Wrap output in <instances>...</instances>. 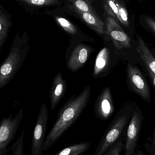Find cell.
<instances>
[{
  "mask_svg": "<svg viewBox=\"0 0 155 155\" xmlns=\"http://www.w3.org/2000/svg\"><path fill=\"white\" fill-rule=\"evenodd\" d=\"M91 88L86 86L78 95L72 96L60 108L58 117L45 140L43 151L47 150L79 118L91 97Z\"/></svg>",
  "mask_w": 155,
  "mask_h": 155,
  "instance_id": "obj_1",
  "label": "cell"
},
{
  "mask_svg": "<svg viewBox=\"0 0 155 155\" xmlns=\"http://www.w3.org/2000/svg\"><path fill=\"white\" fill-rule=\"evenodd\" d=\"M29 49L26 37H16L0 69V88L7 85L18 72L25 60Z\"/></svg>",
  "mask_w": 155,
  "mask_h": 155,
  "instance_id": "obj_2",
  "label": "cell"
},
{
  "mask_svg": "<svg viewBox=\"0 0 155 155\" xmlns=\"http://www.w3.org/2000/svg\"><path fill=\"white\" fill-rule=\"evenodd\" d=\"M129 117L119 116L113 121L100 140L93 155H103L118 141L124 137Z\"/></svg>",
  "mask_w": 155,
  "mask_h": 155,
  "instance_id": "obj_3",
  "label": "cell"
},
{
  "mask_svg": "<svg viewBox=\"0 0 155 155\" xmlns=\"http://www.w3.org/2000/svg\"><path fill=\"white\" fill-rule=\"evenodd\" d=\"M23 108L20 109L14 118L12 114L8 117H4L0 124V155H6L9 153L8 146L14 139L16 131L23 116Z\"/></svg>",
  "mask_w": 155,
  "mask_h": 155,
  "instance_id": "obj_4",
  "label": "cell"
},
{
  "mask_svg": "<svg viewBox=\"0 0 155 155\" xmlns=\"http://www.w3.org/2000/svg\"><path fill=\"white\" fill-rule=\"evenodd\" d=\"M94 51L93 47L82 42L70 45L66 54L67 68L73 72L78 71L83 67Z\"/></svg>",
  "mask_w": 155,
  "mask_h": 155,
  "instance_id": "obj_5",
  "label": "cell"
},
{
  "mask_svg": "<svg viewBox=\"0 0 155 155\" xmlns=\"http://www.w3.org/2000/svg\"><path fill=\"white\" fill-rule=\"evenodd\" d=\"M48 118V108L44 103L40 108L33 134L31 155L42 154Z\"/></svg>",
  "mask_w": 155,
  "mask_h": 155,
  "instance_id": "obj_6",
  "label": "cell"
},
{
  "mask_svg": "<svg viewBox=\"0 0 155 155\" xmlns=\"http://www.w3.org/2000/svg\"><path fill=\"white\" fill-rule=\"evenodd\" d=\"M143 119L137 110L134 112L124 136V155H132L138 145Z\"/></svg>",
  "mask_w": 155,
  "mask_h": 155,
  "instance_id": "obj_7",
  "label": "cell"
},
{
  "mask_svg": "<svg viewBox=\"0 0 155 155\" xmlns=\"http://www.w3.org/2000/svg\"><path fill=\"white\" fill-rule=\"evenodd\" d=\"M107 33L118 50L131 48V40L116 18L109 15L106 18Z\"/></svg>",
  "mask_w": 155,
  "mask_h": 155,
  "instance_id": "obj_8",
  "label": "cell"
},
{
  "mask_svg": "<svg viewBox=\"0 0 155 155\" xmlns=\"http://www.w3.org/2000/svg\"><path fill=\"white\" fill-rule=\"evenodd\" d=\"M127 71L129 83L134 91L147 102L150 103L151 96L148 84L140 70L128 63Z\"/></svg>",
  "mask_w": 155,
  "mask_h": 155,
  "instance_id": "obj_9",
  "label": "cell"
},
{
  "mask_svg": "<svg viewBox=\"0 0 155 155\" xmlns=\"http://www.w3.org/2000/svg\"><path fill=\"white\" fill-rule=\"evenodd\" d=\"M95 111L96 116L102 120H107L113 114L114 108L111 90L106 87L96 103Z\"/></svg>",
  "mask_w": 155,
  "mask_h": 155,
  "instance_id": "obj_10",
  "label": "cell"
},
{
  "mask_svg": "<svg viewBox=\"0 0 155 155\" xmlns=\"http://www.w3.org/2000/svg\"><path fill=\"white\" fill-rule=\"evenodd\" d=\"M67 86L66 80L63 78L61 72H59L53 79L49 92L51 110H54L56 108L64 96L67 89Z\"/></svg>",
  "mask_w": 155,
  "mask_h": 155,
  "instance_id": "obj_11",
  "label": "cell"
},
{
  "mask_svg": "<svg viewBox=\"0 0 155 155\" xmlns=\"http://www.w3.org/2000/svg\"><path fill=\"white\" fill-rule=\"evenodd\" d=\"M70 9L81 18L89 27L100 35H105L107 31L105 29L104 24L96 14L82 12L70 7Z\"/></svg>",
  "mask_w": 155,
  "mask_h": 155,
  "instance_id": "obj_12",
  "label": "cell"
},
{
  "mask_svg": "<svg viewBox=\"0 0 155 155\" xmlns=\"http://www.w3.org/2000/svg\"><path fill=\"white\" fill-rule=\"evenodd\" d=\"M138 47L137 51L142 61L144 63L148 71L155 75V57L149 50L143 40L138 36Z\"/></svg>",
  "mask_w": 155,
  "mask_h": 155,
  "instance_id": "obj_13",
  "label": "cell"
},
{
  "mask_svg": "<svg viewBox=\"0 0 155 155\" xmlns=\"http://www.w3.org/2000/svg\"><path fill=\"white\" fill-rule=\"evenodd\" d=\"M109 62V50L106 47H104L96 56L93 72V76L95 77H97L102 74L107 68Z\"/></svg>",
  "mask_w": 155,
  "mask_h": 155,
  "instance_id": "obj_14",
  "label": "cell"
},
{
  "mask_svg": "<svg viewBox=\"0 0 155 155\" xmlns=\"http://www.w3.org/2000/svg\"><path fill=\"white\" fill-rule=\"evenodd\" d=\"M91 143L85 142L66 147L54 155H82L89 150Z\"/></svg>",
  "mask_w": 155,
  "mask_h": 155,
  "instance_id": "obj_15",
  "label": "cell"
},
{
  "mask_svg": "<svg viewBox=\"0 0 155 155\" xmlns=\"http://www.w3.org/2000/svg\"><path fill=\"white\" fill-rule=\"evenodd\" d=\"M11 27L10 21L2 11L0 14V51L7 39L9 28Z\"/></svg>",
  "mask_w": 155,
  "mask_h": 155,
  "instance_id": "obj_16",
  "label": "cell"
},
{
  "mask_svg": "<svg viewBox=\"0 0 155 155\" xmlns=\"http://www.w3.org/2000/svg\"><path fill=\"white\" fill-rule=\"evenodd\" d=\"M71 5L69 7L78 11L96 14L89 0H68Z\"/></svg>",
  "mask_w": 155,
  "mask_h": 155,
  "instance_id": "obj_17",
  "label": "cell"
},
{
  "mask_svg": "<svg viewBox=\"0 0 155 155\" xmlns=\"http://www.w3.org/2000/svg\"><path fill=\"white\" fill-rule=\"evenodd\" d=\"M55 19L58 24L69 34L75 36L78 34L77 28L67 19L60 16H56Z\"/></svg>",
  "mask_w": 155,
  "mask_h": 155,
  "instance_id": "obj_18",
  "label": "cell"
},
{
  "mask_svg": "<svg viewBox=\"0 0 155 155\" xmlns=\"http://www.w3.org/2000/svg\"><path fill=\"white\" fill-rule=\"evenodd\" d=\"M25 130H24L18 139L9 148L12 150V155H23L24 136Z\"/></svg>",
  "mask_w": 155,
  "mask_h": 155,
  "instance_id": "obj_19",
  "label": "cell"
},
{
  "mask_svg": "<svg viewBox=\"0 0 155 155\" xmlns=\"http://www.w3.org/2000/svg\"><path fill=\"white\" fill-rule=\"evenodd\" d=\"M116 2L118 5L119 8V13H118V20L123 24L124 26L128 27L129 26V17H128V13L126 9L124 6L119 2L118 0H116Z\"/></svg>",
  "mask_w": 155,
  "mask_h": 155,
  "instance_id": "obj_20",
  "label": "cell"
},
{
  "mask_svg": "<svg viewBox=\"0 0 155 155\" xmlns=\"http://www.w3.org/2000/svg\"><path fill=\"white\" fill-rule=\"evenodd\" d=\"M124 149V137L108 149L103 155H121Z\"/></svg>",
  "mask_w": 155,
  "mask_h": 155,
  "instance_id": "obj_21",
  "label": "cell"
},
{
  "mask_svg": "<svg viewBox=\"0 0 155 155\" xmlns=\"http://www.w3.org/2000/svg\"><path fill=\"white\" fill-rule=\"evenodd\" d=\"M25 3L35 6H44L58 4L57 0H19Z\"/></svg>",
  "mask_w": 155,
  "mask_h": 155,
  "instance_id": "obj_22",
  "label": "cell"
},
{
  "mask_svg": "<svg viewBox=\"0 0 155 155\" xmlns=\"http://www.w3.org/2000/svg\"><path fill=\"white\" fill-rule=\"evenodd\" d=\"M144 146L149 155H155V129L152 135L147 138Z\"/></svg>",
  "mask_w": 155,
  "mask_h": 155,
  "instance_id": "obj_23",
  "label": "cell"
},
{
  "mask_svg": "<svg viewBox=\"0 0 155 155\" xmlns=\"http://www.w3.org/2000/svg\"><path fill=\"white\" fill-rule=\"evenodd\" d=\"M145 21L149 27L155 32V21L148 17L145 18Z\"/></svg>",
  "mask_w": 155,
  "mask_h": 155,
  "instance_id": "obj_24",
  "label": "cell"
},
{
  "mask_svg": "<svg viewBox=\"0 0 155 155\" xmlns=\"http://www.w3.org/2000/svg\"><path fill=\"white\" fill-rule=\"evenodd\" d=\"M148 71V73H149V75H150V78H151V79H152L153 84L154 86L155 87V75L153 73L150 71Z\"/></svg>",
  "mask_w": 155,
  "mask_h": 155,
  "instance_id": "obj_25",
  "label": "cell"
},
{
  "mask_svg": "<svg viewBox=\"0 0 155 155\" xmlns=\"http://www.w3.org/2000/svg\"><path fill=\"white\" fill-rule=\"evenodd\" d=\"M132 155H145L143 151L141 150H137L136 151V152L134 153Z\"/></svg>",
  "mask_w": 155,
  "mask_h": 155,
  "instance_id": "obj_26",
  "label": "cell"
}]
</instances>
